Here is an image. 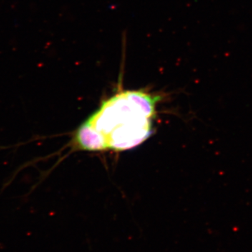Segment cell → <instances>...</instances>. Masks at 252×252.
Here are the masks:
<instances>
[{"label":"cell","mask_w":252,"mask_h":252,"mask_svg":"<svg viewBox=\"0 0 252 252\" xmlns=\"http://www.w3.org/2000/svg\"><path fill=\"white\" fill-rule=\"evenodd\" d=\"M158 99L144 90L119 91L84 124L98 136L103 150L133 148L150 135Z\"/></svg>","instance_id":"obj_1"}]
</instances>
